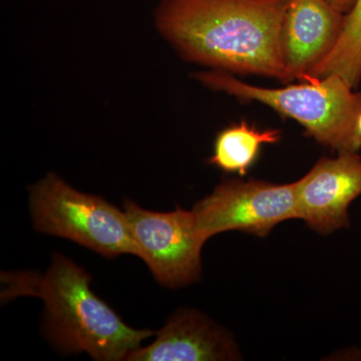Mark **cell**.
Wrapping results in <instances>:
<instances>
[{
    "label": "cell",
    "mask_w": 361,
    "mask_h": 361,
    "mask_svg": "<svg viewBox=\"0 0 361 361\" xmlns=\"http://www.w3.org/2000/svg\"><path fill=\"white\" fill-rule=\"evenodd\" d=\"M288 0H161L159 35L185 61L288 82L281 32Z\"/></svg>",
    "instance_id": "1"
},
{
    "label": "cell",
    "mask_w": 361,
    "mask_h": 361,
    "mask_svg": "<svg viewBox=\"0 0 361 361\" xmlns=\"http://www.w3.org/2000/svg\"><path fill=\"white\" fill-rule=\"evenodd\" d=\"M1 280L6 285L2 300L23 295L42 299L45 331L65 353H87L99 361L126 360L145 339L155 334L126 324L90 289L89 273L61 254H54L44 275L6 272Z\"/></svg>",
    "instance_id": "2"
},
{
    "label": "cell",
    "mask_w": 361,
    "mask_h": 361,
    "mask_svg": "<svg viewBox=\"0 0 361 361\" xmlns=\"http://www.w3.org/2000/svg\"><path fill=\"white\" fill-rule=\"evenodd\" d=\"M195 75L209 89L231 94L240 101L259 102L293 118L316 141L338 153H357L361 149L356 126L361 111V92H355L339 75L267 89L246 84L226 71L211 70Z\"/></svg>",
    "instance_id": "3"
},
{
    "label": "cell",
    "mask_w": 361,
    "mask_h": 361,
    "mask_svg": "<svg viewBox=\"0 0 361 361\" xmlns=\"http://www.w3.org/2000/svg\"><path fill=\"white\" fill-rule=\"evenodd\" d=\"M28 201L37 231L71 240L106 258L135 255L125 211L78 191L56 173L30 188Z\"/></svg>",
    "instance_id": "4"
},
{
    "label": "cell",
    "mask_w": 361,
    "mask_h": 361,
    "mask_svg": "<svg viewBox=\"0 0 361 361\" xmlns=\"http://www.w3.org/2000/svg\"><path fill=\"white\" fill-rule=\"evenodd\" d=\"M135 256L148 265L161 286L177 288L197 281L201 275L202 236L193 211L177 207L172 212L145 210L123 201Z\"/></svg>",
    "instance_id": "5"
},
{
    "label": "cell",
    "mask_w": 361,
    "mask_h": 361,
    "mask_svg": "<svg viewBox=\"0 0 361 361\" xmlns=\"http://www.w3.org/2000/svg\"><path fill=\"white\" fill-rule=\"evenodd\" d=\"M193 212L206 241L234 230L265 237L279 223L297 219L296 183L224 180L194 206Z\"/></svg>",
    "instance_id": "6"
},
{
    "label": "cell",
    "mask_w": 361,
    "mask_h": 361,
    "mask_svg": "<svg viewBox=\"0 0 361 361\" xmlns=\"http://www.w3.org/2000/svg\"><path fill=\"white\" fill-rule=\"evenodd\" d=\"M361 195V157L356 152L322 158L296 182L297 219L322 234L349 226L348 207Z\"/></svg>",
    "instance_id": "7"
},
{
    "label": "cell",
    "mask_w": 361,
    "mask_h": 361,
    "mask_svg": "<svg viewBox=\"0 0 361 361\" xmlns=\"http://www.w3.org/2000/svg\"><path fill=\"white\" fill-rule=\"evenodd\" d=\"M344 13L326 0H288L281 47L288 82L304 80L334 49Z\"/></svg>",
    "instance_id": "8"
},
{
    "label": "cell",
    "mask_w": 361,
    "mask_h": 361,
    "mask_svg": "<svg viewBox=\"0 0 361 361\" xmlns=\"http://www.w3.org/2000/svg\"><path fill=\"white\" fill-rule=\"evenodd\" d=\"M156 334L155 341L132 351L126 360L207 361L237 357L229 336L197 311H180Z\"/></svg>",
    "instance_id": "9"
},
{
    "label": "cell",
    "mask_w": 361,
    "mask_h": 361,
    "mask_svg": "<svg viewBox=\"0 0 361 361\" xmlns=\"http://www.w3.org/2000/svg\"><path fill=\"white\" fill-rule=\"evenodd\" d=\"M280 139L279 130H261L246 122L235 123L217 135L208 163L224 172L245 176L258 158L261 147L275 144Z\"/></svg>",
    "instance_id": "10"
},
{
    "label": "cell",
    "mask_w": 361,
    "mask_h": 361,
    "mask_svg": "<svg viewBox=\"0 0 361 361\" xmlns=\"http://www.w3.org/2000/svg\"><path fill=\"white\" fill-rule=\"evenodd\" d=\"M337 75L357 89L361 80V0L344 14L341 35L332 51L304 80ZM303 80V82H304Z\"/></svg>",
    "instance_id": "11"
},
{
    "label": "cell",
    "mask_w": 361,
    "mask_h": 361,
    "mask_svg": "<svg viewBox=\"0 0 361 361\" xmlns=\"http://www.w3.org/2000/svg\"><path fill=\"white\" fill-rule=\"evenodd\" d=\"M332 6L336 7L337 11L342 13H348L351 7L355 4V0H326Z\"/></svg>",
    "instance_id": "12"
},
{
    "label": "cell",
    "mask_w": 361,
    "mask_h": 361,
    "mask_svg": "<svg viewBox=\"0 0 361 361\" xmlns=\"http://www.w3.org/2000/svg\"><path fill=\"white\" fill-rule=\"evenodd\" d=\"M356 126H357L358 135H360L361 137V111L360 115H358L357 123H356Z\"/></svg>",
    "instance_id": "13"
}]
</instances>
